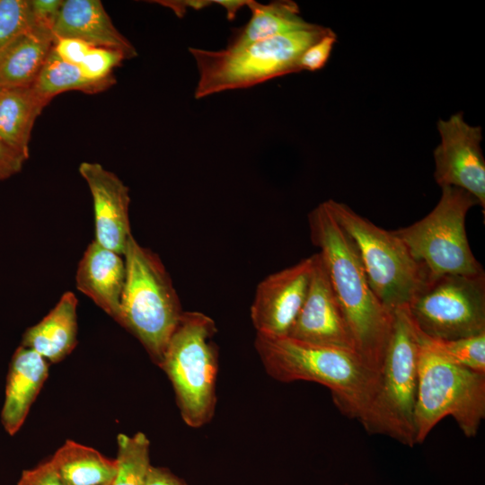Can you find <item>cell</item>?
I'll use <instances>...</instances> for the list:
<instances>
[{
	"label": "cell",
	"mask_w": 485,
	"mask_h": 485,
	"mask_svg": "<svg viewBox=\"0 0 485 485\" xmlns=\"http://www.w3.org/2000/svg\"><path fill=\"white\" fill-rule=\"evenodd\" d=\"M215 322L201 312H183L159 366L168 375L184 422L200 428L214 416L218 368Z\"/></svg>",
	"instance_id": "obj_6"
},
{
	"label": "cell",
	"mask_w": 485,
	"mask_h": 485,
	"mask_svg": "<svg viewBox=\"0 0 485 485\" xmlns=\"http://www.w3.org/2000/svg\"><path fill=\"white\" fill-rule=\"evenodd\" d=\"M160 4L171 8L179 17H182L188 8L199 10L214 4L207 0H183V1H155Z\"/></svg>",
	"instance_id": "obj_34"
},
{
	"label": "cell",
	"mask_w": 485,
	"mask_h": 485,
	"mask_svg": "<svg viewBox=\"0 0 485 485\" xmlns=\"http://www.w3.org/2000/svg\"><path fill=\"white\" fill-rule=\"evenodd\" d=\"M126 277L118 322L128 330L159 366L183 313L160 258L131 235L124 251Z\"/></svg>",
	"instance_id": "obj_4"
},
{
	"label": "cell",
	"mask_w": 485,
	"mask_h": 485,
	"mask_svg": "<svg viewBox=\"0 0 485 485\" xmlns=\"http://www.w3.org/2000/svg\"><path fill=\"white\" fill-rule=\"evenodd\" d=\"M125 59V55L119 50L92 47L79 68L86 78L100 81L111 76L113 68Z\"/></svg>",
	"instance_id": "obj_27"
},
{
	"label": "cell",
	"mask_w": 485,
	"mask_h": 485,
	"mask_svg": "<svg viewBox=\"0 0 485 485\" xmlns=\"http://www.w3.org/2000/svg\"><path fill=\"white\" fill-rule=\"evenodd\" d=\"M115 83L111 75L100 81L86 78L79 66L63 61L52 49L31 87L48 103L57 94L67 91L97 93Z\"/></svg>",
	"instance_id": "obj_23"
},
{
	"label": "cell",
	"mask_w": 485,
	"mask_h": 485,
	"mask_svg": "<svg viewBox=\"0 0 485 485\" xmlns=\"http://www.w3.org/2000/svg\"><path fill=\"white\" fill-rule=\"evenodd\" d=\"M331 215L354 242L369 285L391 312L406 307L428 279L424 267L392 231L377 226L348 205L325 201Z\"/></svg>",
	"instance_id": "obj_7"
},
{
	"label": "cell",
	"mask_w": 485,
	"mask_h": 485,
	"mask_svg": "<svg viewBox=\"0 0 485 485\" xmlns=\"http://www.w3.org/2000/svg\"><path fill=\"white\" fill-rule=\"evenodd\" d=\"M93 46L73 38L55 40L53 50L63 61L79 66Z\"/></svg>",
	"instance_id": "obj_29"
},
{
	"label": "cell",
	"mask_w": 485,
	"mask_h": 485,
	"mask_svg": "<svg viewBox=\"0 0 485 485\" xmlns=\"http://www.w3.org/2000/svg\"><path fill=\"white\" fill-rule=\"evenodd\" d=\"M441 142L434 151L436 183L456 187L472 194L485 208V160L481 143L482 128L467 124L463 112L439 119Z\"/></svg>",
	"instance_id": "obj_11"
},
{
	"label": "cell",
	"mask_w": 485,
	"mask_h": 485,
	"mask_svg": "<svg viewBox=\"0 0 485 485\" xmlns=\"http://www.w3.org/2000/svg\"><path fill=\"white\" fill-rule=\"evenodd\" d=\"M331 29L308 28L255 41L239 48L208 50L189 48L198 80L194 97L202 99L229 90L244 89L301 71L303 53Z\"/></svg>",
	"instance_id": "obj_3"
},
{
	"label": "cell",
	"mask_w": 485,
	"mask_h": 485,
	"mask_svg": "<svg viewBox=\"0 0 485 485\" xmlns=\"http://www.w3.org/2000/svg\"><path fill=\"white\" fill-rule=\"evenodd\" d=\"M337 36L331 29L322 38L311 45L301 56L299 66L301 71H317L327 63Z\"/></svg>",
	"instance_id": "obj_28"
},
{
	"label": "cell",
	"mask_w": 485,
	"mask_h": 485,
	"mask_svg": "<svg viewBox=\"0 0 485 485\" xmlns=\"http://www.w3.org/2000/svg\"><path fill=\"white\" fill-rule=\"evenodd\" d=\"M48 104L31 86H0V139L29 157L33 125Z\"/></svg>",
	"instance_id": "obj_20"
},
{
	"label": "cell",
	"mask_w": 485,
	"mask_h": 485,
	"mask_svg": "<svg viewBox=\"0 0 485 485\" xmlns=\"http://www.w3.org/2000/svg\"><path fill=\"white\" fill-rule=\"evenodd\" d=\"M145 485H187L168 469L151 465Z\"/></svg>",
	"instance_id": "obj_33"
},
{
	"label": "cell",
	"mask_w": 485,
	"mask_h": 485,
	"mask_svg": "<svg viewBox=\"0 0 485 485\" xmlns=\"http://www.w3.org/2000/svg\"><path fill=\"white\" fill-rule=\"evenodd\" d=\"M319 254L353 338L355 351L377 373L391 336L393 313L376 297L357 248L325 201L308 214Z\"/></svg>",
	"instance_id": "obj_1"
},
{
	"label": "cell",
	"mask_w": 485,
	"mask_h": 485,
	"mask_svg": "<svg viewBox=\"0 0 485 485\" xmlns=\"http://www.w3.org/2000/svg\"><path fill=\"white\" fill-rule=\"evenodd\" d=\"M63 3L62 0H30L35 26L52 31Z\"/></svg>",
	"instance_id": "obj_30"
},
{
	"label": "cell",
	"mask_w": 485,
	"mask_h": 485,
	"mask_svg": "<svg viewBox=\"0 0 485 485\" xmlns=\"http://www.w3.org/2000/svg\"><path fill=\"white\" fill-rule=\"evenodd\" d=\"M313 257L306 298L287 336L310 344L355 351L352 335L320 254L314 253Z\"/></svg>",
	"instance_id": "obj_13"
},
{
	"label": "cell",
	"mask_w": 485,
	"mask_h": 485,
	"mask_svg": "<svg viewBox=\"0 0 485 485\" xmlns=\"http://www.w3.org/2000/svg\"><path fill=\"white\" fill-rule=\"evenodd\" d=\"M64 485H106L114 480L116 461L66 440L50 459Z\"/></svg>",
	"instance_id": "obj_22"
},
{
	"label": "cell",
	"mask_w": 485,
	"mask_h": 485,
	"mask_svg": "<svg viewBox=\"0 0 485 485\" xmlns=\"http://www.w3.org/2000/svg\"><path fill=\"white\" fill-rule=\"evenodd\" d=\"M54 42L51 31L34 26L0 50V86H31Z\"/></svg>",
	"instance_id": "obj_19"
},
{
	"label": "cell",
	"mask_w": 485,
	"mask_h": 485,
	"mask_svg": "<svg viewBox=\"0 0 485 485\" xmlns=\"http://www.w3.org/2000/svg\"><path fill=\"white\" fill-rule=\"evenodd\" d=\"M27 159L26 155L0 139V181L18 173Z\"/></svg>",
	"instance_id": "obj_32"
},
{
	"label": "cell",
	"mask_w": 485,
	"mask_h": 485,
	"mask_svg": "<svg viewBox=\"0 0 485 485\" xmlns=\"http://www.w3.org/2000/svg\"><path fill=\"white\" fill-rule=\"evenodd\" d=\"M122 256L94 240L84 251L75 274L77 289L116 322L126 277Z\"/></svg>",
	"instance_id": "obj_16"
},
{
	"label": "cell",
	"mask_w": 485,
	"mask_h": 485,
	"mask_svg": "<svg viewBox=\"0 0 485 485\" xmlns=\"http://www.w3.org/2000/svg\"><path fill=\"white\" fill-rule=\"evenodd\" d=\"M313 264V254L258 284L251 305V319L257 333L288 334L306 298Z\"/></svg>",
	"instance_id": "obj_12"
},
{
	"label": "cell",
	"mask_w": 485,
	"mask_h": 485,
	"mask_svg": "<svg viewBox=\"0 0 485 485\" xmlns=\"http://www.w3.org/2000/svg\"><path fill=\"white\" fill-rule=\"evenodd\" d=\"M246 6L251 10V16L249 22L234 34L226 48L242 47L303 30L312 24L301 17L299 6L294 1L278 0L261 4L248 0Z\"/></svg>",
	"instance_id": "obj_21"
},
{
	"label": "cell",
	"mask_w": 485,
	"mask_h": 485,
	"mask_svg": "<svg viewBox=\"0 0 485 485\" xmlns=\"http://www.w3.org/2000/svg\"><path fill=\"white\" fill-rule=\"evenodd\" d=\"M17 485H64L51 461L23 471Z\"/></svg>",
	"instance_id": "obj_31"
},
{
	"label": "cell",
	"mask_w": 485,
	"mask_h": 485,
	"mask_svg": "<svg viewBox=\"0 0 485 485\" xmlns=\"http://www.w3.org/2000/svg\"><path fill=\"white\" fill-rule=\"evenodd\" d=\"M54 40L73 38L93 47L116 49L127 59L137 50L113 25L99 0H66L52 29Z\"/></svg>",
	"instance_id": "obj_15"
},
{
	"label": "cell",
	"mask_w": 485,
	"mask_h": 485,
	"mask_svg": "<svg viewBox=\"0 0 485 485\" xmlns=\"http://www.w3.org/2000/svg\"><path fill=\"white\" fill-rule=\"evenodd\" d=\"M254 346L269 376L327 387L337 409L348 418L358 420L375 392L378 373L353 350L262 333H256Z\"/></svg>",
	"instance_id": "obj_2"
},
{
	"label": "cell",
	"mask_w": 485,
	"mask_h": 485,
	"mask_svg": "<svg viewBox=\"0 0 485 485\" xmlns=\"http://www.w3.org/2000/svg\"><path fill=\"white\" fill-rule=\"evenodd\" d=\"M419 345L415 444H422L446 417L454 419L466 437H474L485 418V374L451 363Z\"/></svg>",
	"instance_id": "obj_8"
},
{
	"label": "cell",
	"mask_w": 485,
	"mask_h": 485,
	"mask_svg": "<svg viewBox=\"0 0 485 485\" xmlns=\"http://www.w3.org/2000/svg\"><path fill=\"white\" fill-rule=\"evenodd\" d=\"M405 308L415 328L432 339L485 333V273L428 278Z\"/></svg>",
	"instance_id": "obj_10"
},
{
	"label": "cell",
	"mask_w": 485,
	"mask_h": 485,
	"mask_svg": "<svg viewBox=\"0 0 485 485\" xmlns=\"http://www.w3.org/2000/svg\"><path fill=\"white\" fill-rule=\"evenodd\" d=\"M76 308L77 299L74 293L63 294L40 322L26 330L22 346L36 351L52 363L65 358L77 342Z\"/></svg>",
	"instance_id": "obj_18"
},
{
	"label": "cell",
	"mask_w": 485,
	"mask_h": 485,
	"mask_svg": "<svg viewBox=\"0 0 485 485\" xmlns=\"http://www.w3.org/2000/svg\"><path fill=\"white\" fill-rule=\"evenodd\" d=\"M420 345L405 307L393 311L391 336L378 372L375 392L358 419L372 435L414 446V414Z\"/></svg>",
	"instance_id": "obj_5"
},
{
	"label": "cell",
	"mask_w": 485,
	"mask_h": 485,
	"mask_svg": "<svg viewBox=\"0 0 485 485\" xmlns=\"http://www.w3.org/2000/svg\"><path fill=\"white\" fill-rule=\"evenodd\" d=\"M117 444L116 474L112 485H145L151 467L150 443L146 435L142 432L131 436L119 434Z\"/></svg>",
	"instance_id": "obj_24"
},
{
	"label": "cell",
	"mask_w": 485,
	"mask_h": 485,
	"mask_svg": "<svg viewBox=\"0 0 485 485\" xmlns=\"http://www.w3.org/2000/svg\"><path fill=\"white\" fill-rule=\"evenodd\" d=\"M478 200L456 187H442L434 209L414 224L393 230L411 255L426 269L428 278L445 275L484 273L467 238L465 220Z\"/></svg>",
	"instance_id": "obj_9"
},
{
	"label": "cell",
	"mask_w": 485,
	"mask_h": 485,
	"mask_svg": "<svg viewBox=\"0 0 485 485\" xmlns=\"http://www.w3.org/2000/svg\"><path fill=\"white\" fill-rule=\"evenodd\" d=\"M48 374L47 360L36 351L20 346L14 352L7 375L2 424L13 436L22 426L30 408Z\"/></svg>",
	"instance_id": "obj_17"
},
{
	"label": "cell",
	"mask_w": 485,
	"mask_h": 485,
	"mask_svg": "<svg viewBox=\"0 0 485 485\" xmlns=\"http://www.w3.org/2000/svg\"><path fill=\"white\" fill-rule=\"evenodd\" d=\"M213 3L221 5L226 11L227 19L232 21L238 11L247 5L248 0H215Z\"/></svg>",
	"instance_id": "obj_35"
},
{
	"label": "cell",
	"mask_w": 485,
	"mask_h": 485,
	"mask_svg": "<svg viewBox=\"0 0 485 485\" xmlns=\"http://www.w3.org/2000/svg\"><path fill=\"white\" fill-rule=\"evenodd\" d=\"M414 325V324H413ZM419 343L447 361L485 374V333L454 340L432 339L417 329Z\"/></svg>",
	"instance_id": "obj_25"
},
{
	"label": "cell",
	"mask_w": 485,
	"mask_h": 485,
	"mask_svg": "<svg viewBox=\"0 0 485 485\" xmlns=\"http://www.w3.org/2000/svg\"><path fill=\"white\" fill-rule=\"evenodd\" d=\"M106 485H112V481H111V482H110V483H108V484H106Z\"/></svg>",
	"instance_id": "obj_36"
},
{
	"label": "cell",
	"mask_w": 485,
	"mask_h": 485,
	"mask_svg": "<svg viewBox=\"0 0 485 485\" xmlns=\"http://www.w3.org/2000/svg\"><path fill=\"white\" fill-rule=\"evenodd\" d=\"M79 172L85 180L93 201L95 241L101 246L124 254L132 235L128 208V188L113 172L98 163L83 162Z\"/></svg>",
	"instance_id": "obj_14"
},
{
	"label": "cell",
	"mask_w": 485,
	"mask_h": 485,
	"mask_svg": "<svg viewBox=\"0 0 485 485\" xmlns=\"http://www.w3.org/2000/svg\"><path fill=\"white\" fill-rule=\"evenodd\" d=\"M34 26L28 0H0V50Z\"/></svg>",
	"instance_id": "obj_26"
}]
</instances>
